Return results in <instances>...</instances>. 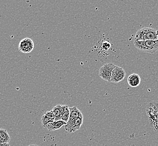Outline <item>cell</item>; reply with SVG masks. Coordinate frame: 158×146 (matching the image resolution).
Segmentation results:
<instances>
[{
    "label": "cell",
    "mask_w": 158,
    "mask_h": 146,
    "mask_svg": "<svg viewBox=\"0 0 158 146\" xmlns=\"http://www.w3.org/2000/svg\"><path fill=\"white\" fill-rule=\"evenodd\" d=\"M110 44L109 43H108V42H105V43H103V46H102L103 48L105 49V50L109 49V48L110 47Z\"/></svg>",
    "instance_id": "cell-16"
},
{
    "label": "cell",
    "mask_w": 158,
    "mask_h": 146,
    "mask_svg": "<svg viewBox=\"0 0 158 146\" xmlns=\"http://www.w3.org/2000/svg\"><path fill=\"white\" fill-rule=\"evenodd\" d=\"M0 146H10L9 143H0Z\"/></svg>",
    "instance_id": "cell-17"
},
{
    "label": "cell",
    "mask_w": 158,
    "mask_h": 146,
    "mask_svg": "<svg viewBox=\"0 0 158 146\" xmlns=\"http://www.w3.org/2000/svg\"><path fill=\"white\" fill-rule=\"evenodd\" d=\"M83 122V115H81L77 119L68 120L67 124L64 126L65 130L68 133H74L77 130H79Z\"/></svg>",
    "instance_id": "cell-4"
},
{
    "label": "cell",
    "mask_w": 158,
    "mask_h": 146,
    "mask_svg": "<svg viewBox=\"0 0 158 146\" xmlns=\"http://www.w3.org/2000/svg\"><path fill=\"white\" fill-rule=\"evenodd\" d=\"M44 115L48 116V118H50L51 119L54 120H55V116H54V113L52 112V110L50 111H46L45 112L44 114Z\"/></svg>",
    "instance_id": "cell-15"
},
{
    "label": "cell",
    "mask_w": 158,
    "mask_h": 146,
    "mask_svg": "<svg viewBox=\"0 0 158 146\" xmlns=\"http://www.w3.org/2000/svg\"><path fill=\"white\" fill-rule=\"evenodd\" d=\"M158 39V30L145 27L136 32L135 36L136 41H156Z\"/></svg>",
    "instance_id": "cell-2"
},
{
    "label": "cell",
    "mask_w": 158,
    "mask_h": 146,
    "mask_svg": "<svg viewBox=\"0 0 158 146\" xmlns=\"http://www.w3.org/2000/svg\"><path fill=\"white\" fill-rule=\"evenodd\" d=\"M69 107L67 105H61V120L67 123L69 118Z\"/></svg>",
    "instance_id": "cell-10"
},
{
    "label": "cell",
    "mask_w": 158,
    "mask_h": 146,
    "mask_svg": "<svg viewBox=\"0 0 158 146\" xmlns=\"http://www.w3.org/2000/svg\"><path fill=\"white\" fill-rule=\"evenodd\" d=\"M70 115L69 120H72L77 119L80 116L82 113L76 106H73L72 107H69Z\"/></svg>",
    "instance_id": "cell-12"
},
{
    "label": "cell",
    "mask_w": 158,
    "mask_h": 146,
    "mask_svg": "<svg viewBox=\"0 0 158 146\" xmlns=\"http://www.w3.org/2000/svg\"><path fill=\"white\" fill-rule=\"evenodd\" d=\"M52 112L54 113L55 116L54 121H59L61 120V105L58 104L55 106L52 109Z\"/></svg>",
    "instance_id": "cell-13"
},
{
    "label": "cell",
    "mask_w": 158,
    "mask_h": 146,
    "mask_svg": "<svg viewBox=\"0 0 158 146\" xmlns=\"http://www.w3.org/2000/svg\"><path fill=\"white\" fill-rule=\"evenodd\" d=\"M11 140L7 131L4 129H0V143H9Z\"/></svg>",
    "instance_id": "cell-11"
},
{
    "label": "cell",
    "mask_w": 158,
    "mask_h": 146,
    "mask_svg": "<svg viewBox=\"0 0 158 146\" xmlns=\"http://www.w3.org/2000/svg\"><path fill=\"white\" fill-rule=\"evenodd\" d=\"M34 46L33 41L31 38H25L20 42L19 50L24 54H28L33 51Z\"/></svg>",
    "instance_id": "cell-7"
},
{
    "label": "cell",
    "mask_w": 158,
    "mask_h": 146,
    "mask_svg": "<svg viewBox=\"0 0 158 146\" xmlns=\"http://www.w3.org/2000/svg\"><path fill=\"white\" fill-rule=\"evenodd\" d=\"M127 82L131 87H137L141 83V78L139 74L133 73L128 77Z\"/></svg>",
    "instance_id": "cell-8"
},
{
    "label": "cell",
    "mask_w": 158,
    "mask_h": 146,
    "mask_svg": "<svg viewBox=\"0 0 158 146\" xmlns=\"http://www.w3.org/2000/svg\"><path fill=\"white\" fill-rule=\"evenodd\" d=\"M126 71L121 67L115 66L113 71L110 82L118 83L122 81L125 78Z\"/></svg>",
    "instance_id": "cell-6"
},
{
    "label": "cell",
    "mask_w": 158,
    "mask_h": 146,
    "mask_svg": "<svg viewBox=\"0 0 158 146\" xmlns=\"http://www.w3.org/2000/svg\"><path fill=\"white\" fill-rule=\"evenodd\" d=\"M115 67V65L113 63L105 64L99 70V76L105 81L110 82L112 73Z\"/></svg>",
    "instance_id": "cell-5"
},
{
    "label": "cell",
    "mask_w": 158,
    "mask_h": 146,
    "mask_svg": "<svg viewBox=\"0 0 158 146\" xmlns=\"http://www.w3.org/2000/svg\"><path fill=\"white\" fill-rule=\"evenodd\" d=\"M67 124V123L64 122V121L60 120L54 121L52 123H51L48 124L45 128L48 129V130L50 131H55V130H58L63 126H65Z\"/></svg>",
    "instance_id": "cell-9"
},
{
    "label": "cell",
    "mask_w": 158,
    "mask_h": 146,
    "mask_svg": "<svg viewBox=\"0 0 158 146\" xmlns=\"http://www.w3.org/2000/svg\"><path fill=\"white\" fill-rule=\"evenodd\" d=\"M149 123L155 132H158V103L152 102L146 107Z\"/></svg>",
    "instance_id": "cell-1"
},
{
    "label": "cell",
    "mask_w": 158,
    "mask_h": 146,
    "mask_svg": "<svg viewBox=\"0 0 158 146\" xmlns=\"http://www.w3.org/2000/svg\"><path fill=\"white\" fill-rule=\"evenodd\" d=\"M53 121H54V120L51 119L50 118H48V116H46V115H42V116L41 118V122L42 126H43L45 128V127H46L48 124H49V123H52Z\"/></svg>",
    "instance_id": "cell-14"
},
{
    "label": "cell",
    "mask_w": 158,
    "mask_h": 146,
    "mask_svg": "<svg viewBox=\"0 0 158 146\" xmlns=\"http://www.w3.org/2000/svg\"><path fill=\"white\" fill-rule=\"evenodd\" d=\"M133 45L139 51L150 54H153L158 50V39L156 41L135 40Z\"/></svg>",
    "instance_id": "cell-3"
},
{
    "label": "cell",
    "mask_w": 158,
    "mask_h": 146,
    "mask_svg": "<svg viewBox=\"0 0 158 146\" xmlns=\"http://www.w3.org/2000/svg\"><path fill=\"white\" fill-rule=\"evenodd\" d=\"M28 146H39L38 145H36V144H30Z\"/></svg>",
    "instance_id": "cell-18"
}]
</instances>
